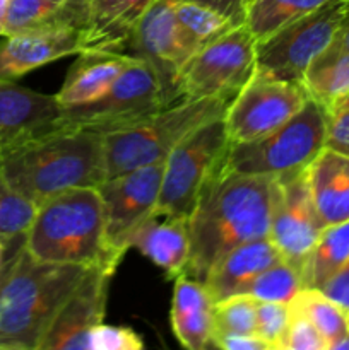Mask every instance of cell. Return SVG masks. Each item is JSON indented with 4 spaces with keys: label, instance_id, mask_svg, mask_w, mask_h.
<instances>
[{
    "label": "cell",
    "instance_id": "cell-1",
    "mask_svg": "<svg viewBox=\"0 0 349 350\" xmlns=\"http://www.w3.org/2000/svg\"><path fill=\"white\" fill-rule=\"evenodd\" d=\"M276 178L226 167L190 215L187 275L204 284L212 267L246 241L269 238Z\"/></svg>",
    "mask_w": 349,
    "mask_h": 350
},
{
    "label": "cell",
    "instance_id": "cell-2",
    "mask_svg": "<svg viewBox=\"0 0 349 350\" xmlns=\"http://www.w3.org/2000/svg\"><path fill=\"white\" fill-rule=\"evenodd\" d=\"M0 173L36 205L72 188H98L108 178L105 135L57 129L0 154Z\"/></svg>",
    "mask_w": 349,
    "mask_h": 350
},
{
    "label": "cell",
    "instance_id": "cell-3",
    "mask_svg": "<svg viewBox=\"0 0 349 350\" xmlns=\"http://www.w3.org/2000/svg\"><path fill=\"white\" fill-rule=\"evenodd\" d=\"M26 252L38 262L98 267L113 273L122 262L106 239L98 188H72L38 205L26 231Z\"/></svg>",
    "mask_w": 349,
    "mask_h": 350
},
{
    "label": "cell",
    "instance_id": "cell-4",
    "mask_svg": "<svg viewBox=\"0 0 349 350\" xmlns=\"http://www.w3.org/2000/svg\"><path fill=\"white\" fill-rule=\"evenodd\" d=\"M89 269L21 253L0 294V350H40L65 299Z\"/></svg>",
    "mask_w": 349,
    "mask_h": 350
},
{
    "label": "cell",
    "instance_id": "cell-5",
    "mask_svg": "<svg viewBox=\"0 0 349 350\" xmlns=\"http://www.w3.org/2000/svg\"><path fill=\"white\" fill-rule=\"evenodd\" d=\"M233 98L180 99L129 129L105 135L108 178L163 163L190 133L222 118Z\"/></svg>",
    "mask_w": 349,
    "mask_h": 350
},
{
    "label": "cell",
    "instance_id": "cell-6",
    "mask_svg": "<svg viewBox=\"0 0 349 350\" xmlns=\"http://www.w3.org/2000/svg\"><path fill=\"white\" fill-rule=\"evenodd\" d=\"M328 113L313 99L286 123L250 142L233 144L226 167L245 174L286 176L308 170L325 149Z\"/></svg>",
    "mask_w": 349,
    "mask_h": 350
},
{
    "label": "cell",
    "instance_id": "cell-7",
    "mask_svg": "<svg viewBox=\"0 0 349 350\" xmlns=\"http://www.w3.org/2000/svg\"><path fill=\"white\" fill-rule=\"evenodd\" d=\"M173 103L177 101L168 94L156 70L135 57L115 84L98 99L62 108L58 129L108 135L144 122Z\"/></svg>",
    "mask_w": 349,
    "mask_h": 350
},
{
    "label": "cell",
    "instance_id": "cell-8",
    "mask_svg": "<svg viewBox=\"0 0 349 350\" xmlns=\"http://www.w3.org/2000/svg\"><path fill=\"white\" fill-rule=\"evenodd\" d=\"M231 146L224 118L190 133L164 161L156 211L190 217L207 188L226 170Z\"/></svg>",
    "mask_w": 349,
    "mask_h": 350
},
{
    "label": "cell",
    "instance_id": "cell-9",
    "mask_svg": "<svg viewBox=\"0 0 349 350\" xmlns=\"http://www.w3.org/2000/svg\"><path fill=\"white\" fill-rule=\"evenodd\" d=\"M257 68V38L245 23L192 55L177 77L180 99L235 98Z\"/></svg>",
    "mask_w": 349,
    "mask_h": 350
},
{
    "label": "cell",
    "instance_id": "cell-10",
    "mask_svg": "<svg viewBox=\"0 0 349 350\" xmlns=\"http://www.w3.org/2000/svg\"><path fill=\"white\" fill-rule=\"evenodd\" d=\"M348 9L349 0H328L257 41V68L274 77L301 82L311 60L332 44Z\"/></svg>",
    "mask_w": 349,
    "mask_h": 350
},
{
    "label": "cell",
    "instance_id": "cell-11",
    "mask_svg": "<svg viewBox=\"0 0 349 350\" xmlns=\"http://www.w3.org/2000/svg\"><path fill=\"white\" fill-rule=\"evenodd\" d=\"M308 99L301 82L274 77L255 68L222 116L229 140L242 144L267 135L296 115Z\"/></svg>",
    "mask_w": 349,
    "mask_h": 350
},
{
    "label": "cell",
    "instance_id": "cell-12",
    "mask_svg": "<svg viewBox=\"0 0 349 350\" xmlns=\"http://www.w3.org/2000/svg\"><path fill=\"white\" fill-rule=\"evenodd\" d=\"M164 174L163 163L149 164L106 178L98 187L106 221V239L118 258L130 250V239L156 211Z\"/></svg>",
    "mask_w": 349,
    "mask_h": 350
},
{
    "label": "cell",
    "instance_id": "cell-13",
    "mask_svg": "<svg viewBox=\"0 0 349 350\" xmlns=\"http://www.w3.org/2000/svg\"><path fill=\"white\" fill-rule=\"evenodd\" d=\"M324 228L311 198L308 170L276 178L269 239L301 277Z\"/></svg>",
    "mask_w": 349,
    "mask_h": 350
},
{
    "label": "cell",
    "instance_id": "cell-14",
    "mask_svg": "<svg viewBox=\"0 0 349 350\" xmlns=\"http://www.w3.org/2000/svg\"><path fill=\"white\" fill-rule=\"evenodd\" d=\"M112 277L113 272L98 267L84 273L48 328L40 350H89L92 328L105 321Z\"/></svg>",
    "mask_w": 349,
    "mask_h": 350
},
{
    "label": "cell",
    "instance_id": "cell-15",
    "mask_svg": "<svg viewBox=\"0 0 349 350\" xmlns=\"http://www.w3.org/2000/svg\"><path fill=\"white\" fill-rule=\"evenodd\" d=\"M133 57L142 58L159 75L168 94L180 101L177 77L188 60L174 16L173 0H154L133 29L129 41Z\"/></svg>",
    "mask_w": 349,
    "mask_h": 350
},
{
    "label": "cell",
    "instance_id": "cell-16",
    "mask_svg": "<svg viewBox=\"0 0 349 350\" xmlns=\"http://www.w3.org/2000/svg\"><path fill=\"white\" fill-rule=\"evenodd\" d=\"M62 106L43 94L0 77V154L58 129Z\"/></svg>",
    "mask_w": 349,
    "mask_h": 350
},
{
    "label": "cell",
    "instance_id": "cell-17",
    "mask_svg": "<svg viewBox=\"0 0 349 350\" xmlns=\"http://www.w3.org/2000/svg\"><path fill=\"white\" fill-rule=\"evenodd\" d=\"M82 27H55L3 36L0 43V77L16 79L55 60L84 50Z\"/></svg>",
    "mask_w": 349,
    "mask_h": 350
},
{
    "label": "cell",
    "instance_id": "cell-18",
    "mask_svg": "<svg viewBox=\"0 0 349 350\" xmlns=\"http://www.w3.org/2000/svg\"><path fill=\"white\" fill-rule=\"evenodd\" d=\"M130 248L139 250L174 280L187 273L190 263V217L154 211L133 232Z\"/></svg>",
    "mask_w": 349,
    "mask_h": 350
},
{
    "label": "cell",
    "instance_id": "cell-19",
    "mask_svg": "<svg viewBox=\"0 0 349 350\" xmlns=\"http://www.w3.org/2000/svg\"><path fill=\"white\" fill-rule=\"evenodd\" d=\"M135 57L125 51L84 50L70 65L57 99L62 108L84 105L105 94Z\"/></svg>",
    "mask_w": 349,
    "mask_h": 350
},
{
    "label": "cell",
    "instance_id": "cell-20",
    "mask_svg": "<svg viewBox=\"0 0 349 350\" xmlns=\"http://www.w3.org/2000/svg\"><path fill=\"white\" fill-rule=\"evenodd\" d=\"M170 318L171 330L185 349L205 350L212 347L214 299L204 284L187 273L174 279Z\"/></svg>",
    "mask_w": 349,
    "mask_h": 350
},
{
    "label": "cell",
    "instance_id": "cell-21",
    "mask_svg": "<svg viewBox=\"0 0 349 350\" xmlns=\"http://www.w3.org/2000/svg\"><path fill=\"white\" fill-rule=\"evenodd\" d=\"M281 258L283 256L269 238L252 239L226 253L207 273L204 286L214 303L233 294H242L257 275Z\"/></svg>",
    "mask_w": 349,
    "mask_h": 350
},
{
    "label": "cell",
    "instance_id": "cell-22",
    "mask_svg": "<svg viewBox=\"0 0 349 350\" xmlns=\"http://www.w3.org/2000/svg\"><path fill=\"white\" fill-rule=\"evenodd\" d=\"M308 183L324 226L349 221V157L325 147L308 166Z\"/></svg>",
    "mask_w": 349,
    "mask_h": 350
},
{
    "label": "cell",
    "instance_id": "cell-23",
    "mask_svg": "<svg viewBox=\"0 0 349 350\" xmlns=\"http://www.w3.org/2000/svg\"><path fill=\"white\" fill-rule=\"evenodd\" d=\"M89 26V0H9L3 36L55 27L88 29Z\"/></svg>",
    "mask_w": 349,
    "mask_h": 350
},
{
    "label": "cell",
    "instance_id": "cell-24",
    "mask_svg": "<svg viewBox=\"0 0 349 350\" xmlns=\"http://www.w3.org/2000/svg\"><path fill=\"white\" fill-rule=\"evenodd\" d=\"M308 98L317 101L327 113L337 109L349 98V51L332 41L311 60L301 77Z\"/></svg>",
    "mask_w": 349,
    "mask_h": 350
},
{
    "label": "cell",
    "instance_id": "cell-25",
    "mask_svg": "<svg viewBox=\"0 0 349 350\" xmlns=\"http://www.w3.org/2000/svg\"><path fill=\"white\" fill-rule=\"evenodd\" d=\"M173 7L181 43L188 58L236 26L231 19L202 3L173 0Z\"/></svg>",
    "mask_w": 349,
    "mask_h": 350
},
{
    "label": "cell",
    "instance_id": "cell-26",
    "mask_svg": "<svg viewBox=\"0 0 349 350\" xmlns=\"http://www.w3.org/2000/svg\"><path fill=\"white\" fill-rule=\"evenodd\" d=\"M154 0H118L108 16L86 31L84 50L123 51ZM82 50V51H84Z\"/></svg>",
    "mask_w": 349,
    "mask_h": 350
},
{
    "label": "cell",
    "instance_id": "cell-27",
    "mask_svg": "<svg viewBox=\"0 0 349 350\" xmlns=\"http://www.w3.org/2000/svg\"><path fill=\"white\" fill-rule=\"evenodd\" d=\"M349 258V221L325 226L303 270L305 289H322Z\"/></svg>",
    "mask_w": 349,
    "mask_h": 350
},
{
    "label": "cell",
    "instance_id": "cell-28",
    "mask_svg": "<svg viewBox=\"0 0 349 350\" xmlns=\"http://www.w3.org/2000/svg\"><path fill=\"white\" fill-rule=\"evenodd\" d=\"M328 0H250L245 24L257 41L266 40L286 24L313 12Z\"/></svg>",
    "mask_w": 349,
    "mask_h": 350
},
{
    "label": "cell",
    "instance_id": "cell-29",
    "mask_svg": "<svg viewBox=\"0 0 349 350\" xmlns=\"http://www.w3.org/2000/svg\"><path fill=\"white\" fill-rule=\"evenodd\" d=\"M291 303L300 308L317 327L327 342V350L349 334V311L325 296L320 289H301Z\"/></svg>",
    "mask_w": 349,
    "mask_h": 350
},
{
    "label": "cell",
    "instance_id": "cell-30",
    "mask_svg": "<svg viewBox=\"0 0 349 350\" xmlns=\"http://www.w3.org/2000/svg\"><path fill=\"white\" fill-rule=\"evenodd\" d=\"M301 289H305L301 273L291 263L281 258L257 275L245 293L259 301L291 303Z\"/></svg>",
    "mask_w": 349,
    "mask_h": 350
},
{
    "label": "cell",
    "instance_id": "cell-31",
    "mask_svg": "<svg viewBox=\"0 0 349 350\" xmlns=\"http://www.w3.org/2000/svg\"><path fill=\"white\" fill-rule=\"evenodd\" d=\"M36 211L38 205L14 190L0 173V238L7 241L26 234Z\"/></svg>",
    "mask_w": 349,
    "mask_h": 350
},
{
    "label": "cell",
    "instance_id": "cell-32",
    "mask_svg": "<svg viewBox=\"0 0 349 350\" xmlns=\"http://www.w3.org/2000/svg\"><path fill=\"white\" fill-rule=\"evenodd\" d=\"M259 299L250 294H233L214 303V330L255 335Z\"/></svg>",
    "mask_w": 349,
    "mask_h": 350
},
{
    "label": "cell",
    "instance_id": "cell-33",
    "mask_svg": "<svg viewBox=\"0 0 349 350\" xmlns=\"http://www.w3.org/2000/svg\"><path fill=\"white\" fill-rule=\"evenodd\" d=\"M287 325H289V303L259 301L255 335L266 342L270 350H284Z\"/></svg>",
    "mask_w": 349,
    "mask_h": 350
},
{
    "label": "cell",
    "instance_id": "cell-34",
    "mask_svg": "<svg viewBox=\"0 0 349 350\" xmlns=\"http://www.w3.org/2000/svg\"><path fill=\"white\" fill-rule=\"evenodd\" d=\"M284 350H327V342L317 327L293 303H289V325L284 338Z\"/></svg>",
    "mask_w": 349,
    "mask_h": 350
},
{
    "label": "cell",
    "instance_id": "cell-35",
    "mask_svg": "<svg viewBox=\"0 0 349 350\" xmlns=\"http://www.w3.org/2000/svg\"><path fill=\"white\" fill-rule=\"evenodd\" d=\"M142 337L132 328L109 327L103 321L89 335V350H140Z\"/></svg>",
    "mask_w": 349,
    "mask_h": 350
},
{
    "label": "cell",
    "instance_id": "cell-36",
    "mask_svg": "<svg viewBox=\"0 0 349 350\" xmlns=\"http://www.w3.org/2000/svg\"><path fill=\"white\" fill-rule=\"evenodd\" d=\"M325 147L349 157V108L341 106L328 113Z\"/></svg>",
    "mask_w": 349,
    "mask_h": 350
},
{
    "label": "cell",
    "instance_id": "cell-37",
    "mask_svg": "<svg viewBox=\"0 0 349 350\" xmlns=\"http://www.w3.org/2000/svg\"><path fill=\"white\" fill-rule=\"evenodd\" d=\"M212 347L222 350H270L269 345L253 334L212 332Z\"/></svg>",
    "mask_w": 349,
    "mask_h": 350
},
{
    "label": "cell",
    "instance_id": "cell-38",
    "mask_svg": "<svg viewBox=\"0 0 349 350\" xmlns=\"http://www.w3.org/2000/svg\"><path fill=\"white\" fill-rule=\"evenodd\" d=\"M322 293L349 311V258L344 265L322 286Z\"/></svg>",
    "mask_w": 349,
    "mask_h": 350
},
{
    "label": "cell",
    "instance_id": "cell-39",
    "mask_svg": "<svg viewBox=\"0 0 349 350\" xmlns=\"http://www.w3.org/2000/svg\"><path fill=\"white\" fill-rule=\"evenodd\" d=\"M190 2L202 3V5L218 10L219 14L231 19L236 26L245 23L246 10H248L250 5V0H190Z\"/></svg>",
    "mask_w": 349,
    "mask_h": 350
},
{
    "label": "cell",
    "instance_id": "cell-40",
    "mask_svg": "<svg viewBox=\"0 0 349 350\" xmlns=\"http://www.w3.org/2000/svg\"><path fill=\"white\" fill-rule=\"evenodd\" d=\"M24 246H26V234H21L12 239H7L5 255H3L2 263H0V294H2L3 286L7 284L14 267H16L21 253L24 252Z\"/></svg>",
    "mask_w": 349,
    "mask_h": 350
},
{
    "label": "cell",
    "instance_id": "cell-41",
    "mask_svg": "<svg viewBox=\"0 0 349 350\" xmlns=\"http://www.w3.org/2000/svg\"><path fill=\"white\" fill-rule=\"evenodd\" d=\"M116 2H118V0H89V5H91V26L89 27L101 23V21L108 16V12L113 9V5H115Z\"/></svg>",
    "mask_w": 349,
    "mask_h": 350
},
{
    "label": "cell",
    "instance_id": "cell-42",
    "mask_svg": "<svg viewBox=\"0 0 349 350\" xmlns=\"http://www.w3.org/2000/svg\"><path fill=\"white\" fill-rule=\"evenodd\" d=\"M334 43L337 44V46H341L342 50L349 51V9H348V12H346L344 19H342L337 34H335Z\"/></svg>",
    "mask_w": 349,
    "mask_h": 350
},
{
    "label": "cell",
    "instance_id": "cell-43",
    "mask_svg": "<svg viewBox=\"0 0 349 350\" xmlns=\"http://www.w3.org/2000/svg\"><path fill=\"white\" fill-rule=\"evenodd\" d=\"M7 5H9V0H0V36H3V34H5Z\"/></svg>",
    "mask_w": 349,
    "mask_h": 350
},
{
    "label": "cell",
    "instance_id": "cell-44",
    "mask_svg": "<svg viewBox=\"0 0 349 350\" xmlns=\"http://www.w3.org/2000/svg\"><path fill=\"white\" fill-rule=\"evenodd\" d=\"M328 350H349V334L344 335L342 338H339L337 342H334Z\"/></svg>",
    "mask_w": 349,
    "mask_h": 350
},
{
    "label": "cell",
    "instance_id": "cell-45",
    "mask_svg": "<svg viewBox=\"0 0 349 350\" xmlns=\"http://www.w3.org/2000/svg\"><path fill=\"white\" fill-rule=\"evenodd\" d=\"M5 250H7V241L0 238V263H2L3 255H5Z\"/></svg>",
    "mask_w": 349,
    "mask_h": 350
},
{
    "label": "cell",
    "instance_id": "cell-46",
    "mask_svg": "<svg viewBox=\"0 0 349 350\" xmlns=\"http://www.w3.org/2000/svg\"><path fill=\"white\" fill-rule=\"evenodd\" d=\"M341 106H348V108H349V98L348 99H346V101L344 103H342V105ZM341 106H339V108H341Z\"/></svg>",
    "mask_w": 349,
    "mask_h": 350
}]
</instances>
